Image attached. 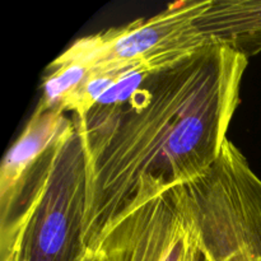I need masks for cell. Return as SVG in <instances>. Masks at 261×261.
Segmentation results:
<instances>
[{
    "instance_id": "obj_4",
    "label": "cell",
    "mask_w": 261,
    "mask_h": 261,
    "mask_svg": "<svg viewBox=\"0 0 261 261\" xmlns=\"http://www.w3.org/2000/svg\"><path fill=\"white\" fill-rule=\"evenodd\" d=\"M87 185L86 154L74 124L54 149L36 194L19 261H78L86 255Z\"/></svg>"
},
{
    "instance_id": "obj_6",
    "label": "cell",
    "mask_w": 261,
    "mask_h": 261,
    "mask_svg": "<svg viewBox=\"0 0 261 261\" xmlns=\"http://www.w3.org/2000/svg\"><path fill=\"white\" fill-rule=\"evenodd\" d=\"M198 28L209 42L250 59L261 53V0H212Z\"/></svg>"
},
{
    "instance_id": "obj_3",
    "label": "cell",
    "mask_w": 261,
    "mask_h": 261,
    "mask_svg": "<svg viewBox=\"0 0 261 261\" xmlns=\"http://www.w3.org/2000/svg\"><path fill=\"white\" fill-rule=\"evenodd\" d=\"M98 261H208L180 185L153 177L139 181L129 205L99 236Z\"/></svg>"
},
{
    "instance_id": "obj_5",
    "label": "cell",
    "mask_w": 261,
    "mask_h": 261,
    "mask_svg": "<svg viewBox=\"0 0 261 261\" xmlns=\"http://www.w3.org/2000/svg\"><path fill=\"white\" fill-rule=\"evenodd\" d=\"M74 120L55 109L36 106L8 149L0 168V224L12 218L27 184L48 153L73 130Z\"/></svg>"
},
{
    "instance_id": "obj_1",
    "label": "cell",
    "mask_w": 261,
    "mask_h": 261,
    "mask_svg": "<svg viewBox=\"0 0 261 261\" xmlns=\"http://www.w3.org/2000/svg\"><path fill=\"white\" fill-rule=\"evenodd\" d=\"M247 64L212 42L152 74L124 102L73 116L87 161V250L129 205L142 178L180 185L218 160Z\"/></svg>"
},
{
    "instance_id": "obj_2",
    "label": "cell",
    "mask_w": 261,
    "mask_h": 261,
    "mask_svg": "<svg viewBox=\"0 0 261 261\" xmlns=\"http://www.w3.org/2000/svg\"><path fill=\"white\" fill-rule=\"evenodd\" d=\"M211 3H171L152 17L84 36L51 65H76L87 71L165 70L212 43L196 24Z\"/></svg>"
},
{
    "instance_id": "obj_7",
    "label": "cell",
    "mask_w": 261,
    "mask_h": 261,
    "mask_svg": "<svg viewBox=\"0 0 261 261\" xmlns=\"http://www.w3.org/2000/svg\"><path fill=\"white\" fill-rule=\"evenodd\" d=\"M78 261H98V259H97V256L94 252L89 251L88 250V251L86 252V255H84L83 257H81Z\"/></svg>"
}]
</instances>
